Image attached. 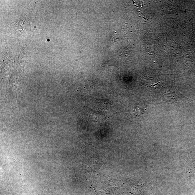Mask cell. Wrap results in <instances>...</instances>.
<instances>
[{"instance_id":"cell-1","label":"cell","mask_w":195,"mask_h":195,"mask_svg":"<svg viewBox=\"0 0 195 195\" xmlns=\"http://www.w3.org/2000/svg\"><path fill=\"white\" fill-rule=\"evenodd\" d=\"M163 98L165 97V99H164V101H166V100H167V101L172 103L176 101V98L173 93V94L172 93H167V94H165Z\"/></svg>"}]
</instances>
